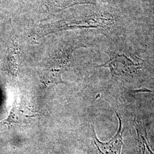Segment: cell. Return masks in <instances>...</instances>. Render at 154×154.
Returning a JSON list of instances; mask_svg holds the SVG:
<instances>
[{
    "label": "cell",
    "instance_id": "obj_1",
    "mask_svg": "<svg viewBox=\"0 0 154 154\" xmlns=\"http://www.w3.org/2000/svg\"><path fill=\"white\" fill-rule=\"evenodd\" d=\"M38 116L39 113L34 110L23 94H16L9 115L3 123L8 125H25Z\"/></svg>",
    "mask_w": 154,
    "mask_h": 154
},
{
    "label": "cell",
    "instance_id": "obj_2",
    "mask_svg": "<svg viewBox=\"0 0 154 154\" xmlns=\"http://www.w3.org/2000/svg\"><path fill=\"white\" fill-rule=\"evenodd\" d=\"M110 56V60L99 67L110 69L113 75H127L135 72L140 68V64H137L125 54H119L114 52L107 53Z\"/></svg>",
    "mask_w": 154,
    "mask_h": 154
},
{
    "label": "cell",
    "instance_id": "obj_3",
    "mask_svg": "<svg viewBox=\"0 0 154 154\" xmlns=\"http://www.w3.org/2000/svg\"><path fill=\"white\" fill-rule=\"evenodd\" d=\"M119 121V127L116 135L109 142L103 143L99 141L94 131L93 127V139L96 147L98 149V154H121V149L123 146V133L122 121L119 115L116 113Z\"/></svg>",
    "mask_w": 154,
    "mask_h": 154
}]
</instances>
